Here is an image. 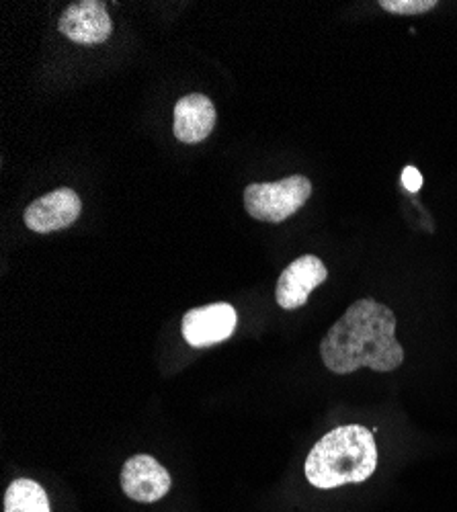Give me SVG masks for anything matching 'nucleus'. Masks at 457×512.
<instances>
[{
	"mask_svg": "<svg viewBox=\"0 0 457 512\" xmlns=\"http://www.w3.org/2000/svg\"><path fill=\"white\" fill-rule=\"evenodd\" d=\"M312 195V183L294 175L277 183H253L244 191V207L259 222L279 224L298 213Z\"/></svg>",
	"mask_w": 457,
	"mask_h": 512,
	"instance_id": "obj_3",
	"label": "nucleus"
},
{
	"mask_svg": "<svg viewBox=\"0 0 457 512\" xmlns=\"http://www.w3.org/2000/svg\"><path fill=\"white\" fill-rule=\"evenodd\" d=\"M216 107L205 95L193 93L177 101L173 130L179 142L199 144L210 138L216 127Z\"/></svg>",
	"mask_w": 457,
	"mask_h": 512,
	"instance_id": "obj_9",
	"label": "nucleus"
},
{
	"mask_svg": "<svg viewBox=\"0 0 457 512\" xmlns=\"http://www.w3.org/2000/svg\"><path fill=\"white\" fill-rule=\"evenodd\" d=\"M402 183L410 193H417L423 187V175L414 166H406L402 173Z\"/></svg>",
	"mask_w": 457,
	"mask_h": 512,
	"instance_id": "obj_12",
	"label": "nucleus"
},
{
	"mask_svg": "<svg viewBox=\"0 0 457 512\" xmlns=\"http://www.w3.org/2000/svg\"><path fill=\"white\" fill-rule=\"evenodd\" d=\"M328 277V269L324 263L314 254H304L300 259H296L292 265H289L279 281H277V304L283 310H298L302 308L310 293L322 285Z\"/></svg>",
	"mask_w": 457,
	"mask_h": 512,
	"instance_id": "obj_6",
	"label": "nucleus"
},
{
	"mask_svg": "<svg viewBox=\"0 0 457 512\" xmlns=\"http://www.w3.org/2000/svg\"><path fill=\"white\" fill-rule=\"evenodd\" d=\"M324 365L337 375H349L361 367L390 373L404 361V349L396 340V316L376 300H359L332 324L320 343Z\"/></svg>",
	"mask_w": 457,
	"mask_h": 512,
	"instance_id": "obj_1",
	"label": "nucleus"
},
{
	"mask_svg": "<svg viewBox=\"0 0 457 512\" xmlns=\"http://www.w3.org/2000/svg\"><path fill=\"white\" fill-rule=\"evenodd\" d=\"M171 476L150 455H134L121 469V490L136 502H156L171 490Z\"/></svg>",
	"mask_w": 457,
	"mask_h": 512,
	"instance_id": "obj_7",
	"label": "nucleus"
},
{
	"mask_svg": "<svg viewBox=\"0 0 457 512\" xmlns=\"http://www.w3.org/2000/svg\"><path fill=\"white\" fill-rule=\"evenodd\" d=\"M380 7L394 15H423L437 7L435 0H382Z\"/></svg>",
	"mask_w": 457,
	"mask_h": 512,
	"instance_id": "obj_11",
	"label": "nucleus"
},
{
	"mask_svg": "<svg viewBox=\"0 0 457 512\" xmlns=\"http://www.w3.org/2000/svg\"><path fill=\"white\" fill-rule=\"evenodd\" d=\"M5 512H52L46 490L33 480H15L5 494Z\"/></svg>",
	"mask_w": 457,
	"mask_h": 512,
	"instance_id": "obj_10",
	"label": "nucleus"
},
{
	"mask_svg": "<svg viewBox=\"0 0 457 512\" xmlns=\"http://www.w3.org/2000/svg\"><path fill=\"white\" fill-rule=\"evenodd\" d=\"M58 29L74 44L95 46L111 35L113 23L107 15V9L99 0H82L66 9L60 17Z\"/></svg>",
	"mask_w": 457,
	"mask_h": 512,
	"instance_id": "obj_8",
	"label": "nucleus"
},
{
	"mask_svg": "<svg viewBox=\"0 0 457 512\" xmlns=\"http://www.w3.org/2000/svg\"><path fill=\"white\" fill-rule=\"evenodd\" d=\"M236 322L238 316L230 304L193 308L183 318V336L195 349L214 347L234 334Z\"/></svg>",
	"mask_w": 457,
	"mask_h": 512,
	"instance_id": "obj_5",
	"label": "nucleus"
},
{
	"mask_svg": "<svg viewBox=\"0 0 457 512\" xmlns=\"http://www.w3.org/2000/svg\"><path fill=\"white\" fill-rule=\"evenodd\" d=\"M378 467V447L365 426L347 424L324 435L306 459L312 486L330 490L369 480Z\"/></svg>",
	"mask_w": 457,
	"mask_h": 512,
	"instance_id": "obj_2",
	"label": "nucleus"
},
{
	"mask_svg": "<svg viewBox=\"0 0 457 512\" xmlns=\"http://www.w3.org/2000/svg\"><path fill=\"white\" fill-rule=\"evenodd\" d=\"M82 211L76 191L62 187L35 199L25 209V226L37 234H50L70 228Z\"/></svg>",
	"mask_w": 457,
	"mask_h": 512,
	"instance_id": "obj_4",
	"label": "nucleus"
}]
</instances>
